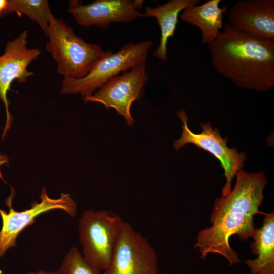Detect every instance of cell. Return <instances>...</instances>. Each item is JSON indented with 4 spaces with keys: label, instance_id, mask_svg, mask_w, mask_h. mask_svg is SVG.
<instances>
[{
    "label": "cell",
    "instance_id": "4",
    "mask_svg": "<svg viewBox=\"0 0 274 274\" xmlns=\"http://www.w3.org/2000/svg\"><path fill=\"white\" fill-rule=\"evenodd\" d=\"M124 221L109 210H87L78 221L79 241L84 259L100 271L110 265Z\"/></svg>",
    "mask_w": 274,
    "mask_h": 274
},
{
    "label": "cell",
    "instance_id": "15",
    "mask_svg": "<svg viewBox=\"0 0 274 274\" xmlns=\"http://www.w3.org/2000/svg\"><path fill=\"white\" fill-rule=\"evenodd\" d=\"M199 3L200 0H170L156 7H145L144 16L155 18L160 29V43L154 56L164 61L167 60V43L175 33L179 14L185 8Z\"/></svg>",
    "mask_w": 274,
    "mask_h": 274
},
{
    "label": "cell",
    "instance_id": "19",
    "mask_svg": "<svg viewBox=\"0 0 274 274\" xmlns=\"http://www.w3.org/2000/svg\"><path fill=\"white\" fill-rule=\"evenodd\" d=\"M26 274H59L58 270L53 271H38L37 272H31Z\"/></svg>",
    "mask_w": 274,
    "mask_h": 274
},
{
    "label": "cell",
    "instance_id": "11",
    "mask_svg": "<svg viewBox=\"0 0 274 274\" xmlns=\"http://www.w3.org/2000/svg\"><path fill=\"white\" fill-rule=\"evenodd\" d=\"M143 3L141 0H96L84 5L71 0L67 11L80 26H95L105 30L112 23H127L145 17L139 11Z\"/></svg>",
    "mask_w": 274,
    "mask_h": 274
},
{
    "label": "cell",
    "instance_id": "14",
    "mask_svg": "<svg viewBox=\"0 0 274 274\" xmlns=\"http://www.w3.org/2000/svg\"><path fill=\"white\" fill-rule=\"evenodd\" d=\"M250 247L257 257L245 263L250 274H274V213L265 214L262 226L256 228Z\"/></svg>",
    "mask_w": 274,
    "mask_h": 274
},
{
    "label": "cell",
    "instance_id": "18",
    "mask_svg": "<svg viewBox=\"0 0 274 274\" xmlns=\"http://www.w3.org/2000/svg\"><path fill=\"white\" fill-rule=\"evenodd\" d=\"M7 5V0H0V18L4 16Z\"/></svg>",
    "mask_w": 274,
    "mask_h": 274
},
{
    "label": "cell",
    "instance_id": "13",
    "mask_svg": "<svg viewBox=\"0 0 274 274\" xmlns=\"http://www.w3.org/2000/svg\"><path fill=\"white\" fill-rule=\"evenodd\" d=\"M220 3L221 0H209L201 5L190 6L184 9L180 16L182 21L200 29L204 44L213 42L223 28L227 8L220 7Z\"/></svg>",
    "mask_w": 274,
    "mask_h": 274
},
{
    "label": "cell",
    "instance_id": "5",
    "mask_svg": "<svg viewBox=\"0 0 274 274\" xmlns=\"http://www.w3.org/2000/svg\"><path fill=\"white\" fill-rule=\"evenodd\" d=\"M152 44L150 40L125 44L117 52H112L100 59L84 77L63 79L60 93H80L84 97L91 95L113 78L145 63Z\"/></svg>",
    "mask_w": 274,
    "mask_h": 274
},
{
    "label": "cell",
    "instance_id": "7",
    "mask_svg": "<svg viewBox=\"0 0 274 274\" xmlns=\"http://www.w3.org/2000/svg\"><path fill=\"white\" fill-rule=\"evenodd\" d=\"M157 258L148 241L124 221L109 266L102 274H157Z\"/></svg>",
    "mask_w": 274,
    "mask_h": 274
},
{
    "label": "cell",
    "instance_id": "17",
    "mask_svg": "<svg viewBox=\"0 0 274 274\" xmlns=\"http://www.w3.org/2000/svg\"><path fill=\"white\" fill-rule=\"evenodd\" d=\"M58 271L59 274H102L84 259L76 247L66 254Z\"/></svg>",
    "mask_w": 274,
    "mask_h": 274
},
{
    "label": "cell",
    "instance_id": "2",
    "mask_svg": "<svg viewBox=\"0 0 274 274\" xmlns=\"http://www.w3.org/2000/svg\"><path fill=\"white\" fill-rule=\"evenodd\" d=\"M208 48L214 69L236 86L258 92L274 86V42L254 38L226 22Z\"/></svg>",
    "mask_w": 274,
    "mask_h": 274
},
{
    "label": "cell",
    "instance_id": "20",
    "mask_svg": "<svg viewBox=\"0 0 274 274\" xmlns=\"http://www.w3.org/2000/svg\"><path fill=\"white\" fill-rule=\"evenodd\" d=\"M7 162V157L0 154V166Z\"/></svg>",
    "mask_w": 274,
    "mask_h": 274
},
{
    "label": "cell",
    "instance_id": "16",
    "mask_svg": "<svg viewBox=\"0 0 274 274\" xmlns=\"http://www.w3.org/2000/svg\"><path fill=\"white\" fill-rule=\"evenodd\" d=\"M13 13L25 15L37 23L47 36L52 14L47 0H7L4 16Z\"/></svg>",
    "mask_w": 274,
    "mask_h": 274
},
{
    "label": "cell",
    "instance_id": "12",
    "mask_svg": "<svg viewBox=\"0 0 274 274\" xmlns=\"http://www.w3.org/2000/svg\"><path fill=\"white\" fill-rule=\"evenodd\" d=\"M229 23L260 40L274 42V0H241L228 12Z\"/></svg>",
    "mask_w": 274,
    "mask_h": 274
},
{
    "label": "cell",
    "instance_id": "10",
    "mask_svg": "<svg viewBox=\"0 0 274 274\" xmlns=\"http://www.w3.org/2000/svg\"><path fill=\"white\" fill-rule=\"evenodd\" d=\"M28 37L27 30L21 32L7 43L4 53L0 55V100L5 106L6 114L2 139L10 128L13 120L9 110L8 92L13 81L25 83L29 77L33 75V73L28 70V66L41 53L38 48H28Z\"/></svg>",
    "mask_w": 274,
    "mask_h": 274
},
{
    "label": "cell",
    "instance_id": "9",
    "mask_svg": "<svg viewBox=\"0 0 274 274\" xmlns=\"http://www.w3.org/2000/svg\"><path fill=\"white\" fill-rule=\"evenodd\" d=\"M148 79L146 64L142 63L113 78L94 93L84 97V100L115 109L132 126L134 119L130 113L131 106L140 98Z\"/></svg>",
    "mask_w": 274,
    "mask_h": 274
},
{
    "label": "cell",
    "instance_id": "8",
    "mask_svg": "<svg viewBox=\"0 0 274 274\" xmlns=\"http://www.w3.org/2000/svg\"><path fill=\"white\" fill-rule=\"evenodd\" d=\"M40 202H35L28 209L21 211L14 210L11 206L12 198H8L6 203L8 212L0 209L2 226L0 230V258L7 251L16 246V241L19 234L26 227L35 222V218L46 212L60 209L70 216L74 217L77 214V204L68 193H62L59 198H50L45 188L40 194Z\"/></svg>",
    "mask_w": 274,
    "mask_h": 274
},
{
    "label": "cell",
    "instance_id": "3",
    "mask_svg": "<svg viewBox=\"0 0 274 274\" xmlns=\"http://www.w3.org/2000/svg\"><path fill=\"white\" fill-rule=\"evenodd\" d=\"M46 49L57 64L63 79L74 80L86 76L101 58L113 52L99 44L89 43L77 36L62 19L50 16Z\"/></svg>",
    "mask_w": 274,
    "mask_h": 274
},
{
    "label": "cell",
    "instance_id": "1",
    "mask_svg": "<svg viewBox=\"0 0 274 274\" xmlns=\"http://www.w3.org/2000/svg\"><path fill=\"white\" fill-rule=\"evenodd\" d=\"M235 184L226 196L217 198L210 221V227L200 231L194 248L206 259L210 253L224 256L231 265L241 262L229 244L233 235L246 241L252 237L256 228L254 216L259 213L267 183L262 172L248 173L243 169L236 174Z\"/></svg>",
    "mask_w": 274,
    "mask_h": 274
},
{
    "label": "cell",
    "instance_id": "6",
    "mask_svg": "<svg viewBox=\"0 0 274 274\" xmlns=\"http://www.w3.org/2000/svg\"><path fill=\"white\" fill-rule=\"evenodd\" d=\"M177 114L183 123L180 138L174 141L173 146L178 150L188 144H193L212 154L221 163L224 170L226 183L222 188V197L228 195L231 191L232 180L237 173L242 169L247 159L246 154L239 153L236 148L227 146V138H222L217 128L211 124L201 123L202 131L198 134L193 132L188 126L186 112L181 109Z\"/></svg>",
    "mask_w": 274,
    "mask_h": 274
}]
</instances>
